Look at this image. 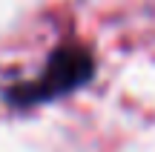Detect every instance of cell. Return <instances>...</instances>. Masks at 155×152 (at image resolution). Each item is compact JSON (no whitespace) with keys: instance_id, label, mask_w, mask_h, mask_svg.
Returning <instances> with one entry per match:
<instances>
[{"instance_id":"1","label":"cell","mask_w":155,"mask_h":152,"mask_svg":"<svg viewBox=\"0 0 155 152\" xmlns=\"http://www.w3.org/2000/svg\"><path fill=\"white\" fill-rule=\"evenodd\" d=\"M95 75V60L86 49L81 46H61L49 55L40 78L17 83L6 92L15 106H38L43 101H55L69 92L81 89L83 83H89Z\"/></svg>"}]
</instances>
